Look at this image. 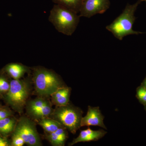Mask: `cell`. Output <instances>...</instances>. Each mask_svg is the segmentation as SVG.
Masks as SVG:
<instances>
[{
    "instance_id": "22",
    "label": "cell",
    "mask_w": 146,
    "mask_h": 146,
    "mask_svg": "<svg viewBox=\"0 0 146 146\" xmlns=\"http://www.w3.org/2000/svg\"><path fill=\"white\" fill-rule=\"evenodd\" d=\"M0 146H11V142L8 137L0 134Z\"/></svg>"
},
{
    "instance_id": "10",
    "label": "cell",
    "mask_w": 146,
    "mask_h": 146,
    "mask_svg": "<svg viewBox=\"0 0 146 146\" xmlns=\"http://www.w3.org/2000/svg\"><path fill=\"white\" fill-rule=\"evenodd\" d=\"M2 70L9 77L15 80L20 79L25 74L30 71L28 67L25 65L16 63H9Z\"/></svg>"
},
{
    "instance_id": "16",
    "label": "cell",
    "mask_w": 146,
    "mask_h": 146,
    "mask_svg": "<svg viewBox=\"0 0 146 146\" xmlns=\"http://www.w3.org/2000/svg\"><path fill=\"white\" fill-rule=\"evenodd\" d=\"M52 108L49 102L48 101L41 109L35 111L31 114L32 117L35 119H41L44 118L48 117L51 115L53 112Z\"/></svg>"
},
{
    "instance_id": "7",
    "label": "cell",
    "mask_w": 146,
    "mask_h": 146,
    "mask_svg": "<svg viewBox=\"0 0 146 146\" xmlns=\"http://www.w3.org/2000/svg\"><path fill=\"white\" fill-rule=\"evenodd\" d=\"M110 0H84L79 12L80 17L90 18L97 14H102L109 8Z\"/></svg>"
},
{
    "instance_id": "12",
    "label": "cell",
    "mask_w": 146,
    "mask_h": 146,
    "mask_svg": "<svg viewBox=\"0 0 146 146\" xmlns=\"http://www.w3.org/2000/svg\"><path fill=\"white\" fill-rule=\"evenodd\" d=\"M68 138V132L64 127L59 128L47 136V139L52 145L54 146H64Z\"/></svg>"
},
{
    "instance_id": "20",
    "label": "cell",
    "mask_w": 146,
    "mask_h": 146,
    "mask_svg": "<svg viewBox=\"0 0 146 146\" xmlns=\"http://www.w3.org/2000/svg\"><path fill=\"white\" fill-rule=\"evenodd\" d=\"M11 146H23L25 143L23 138L15 133H12L11 137Z\"/></svg>"
},
{
    "instance_id": "14",
    "label": "cell",
    "mask_w": 146,
    "mask_h": 146,
    "mask_svg": "<svg viewBox=\"0 0 146 146\" xmlns=\"http://www.w3.org/2000/svg\"><path fill=\"white\" fill-rule=\"evenodd\" d=\"M45 131L50 133L54 132L59 128L63 127L59 122L48 117L41 119L38 122Z\"/></svg>"
},
{
    "instance_id": "23",
    "label": "cell",
    "mask_w": 146,
    "mask_h": 146,
    "mask_svg": "<svg viewBox=\"0 0 146 146\" xmlns=\"http://www.w3.org/2000/svg\"><path fill=\"white\" fill-rule=\"evenodd\" d=\"M141 84L145 86V87H146V77L145 78V79L142 82V84Z\"/></svg>"
},
{
    "instance_id": "5",
    "label": "cell",
    "mask_w": 146,
    "mask_h": 146,
    "mask_svg": "<svg viewBox=\"0 0 146 146\" xmlns=\"http://www.w3.org/2000/svg\"><path fill=\"white\" fill-rule=\"evenodd\" d=\"M82 115L81 110L69 104L64 106H57L51 115H52L54 119L74 134L81 127Z\"/></svg>"
},
{
    "instance_id": "9",
    "label": "cell",
    "mask_w": 146,
    "mask_h": 146,
    "mask_svg": "<svg viewBox=\"0 0 146 146\" xmlns=\"http://www.w3.org/2000/svg\"><path fill=\"white\" fill-rule=\"evenodd\" d=\"M107 133V131L103 129L94 130L88 128L85 130L81 131L78 137L74 139L69 145L72 146L80 142L97 141L103 138Z\"/></svg>"
},
{
    "instance_id": "17",
    "label": "cell",
    "mask_w": 146,
    "mask_h": 146,
    "mask_svg": "<svg viewBox=\"0 0 146 146\" xmlns=\"http://www.w3.org/2000/svg\"><path fill=\"white\" fill-rule=\"evenodd\" d=\"M8 77L2 70L0 71V98L3 99L10 89V81Z\"/></svg>"
},
{
    "instance_id": "11",
    "label": "cell",
    "mask_w": 146,
    "mask_h": 146,
    "mask_svg": "<svg viewBox=\"0 0 146 146\" xmlns=\"http://www.w3.org/2000/svg\"><path fill=\"white\" fill-rule=\"evenodd\" d=\"M71 89L63 86L51 95L53 102L57 106H64L69 104Z\"/></svg>"
},
{
    "instance_id": "4",
    "label": "cell",
    "mask_w": 146,
    "mask_h": 146,
    "mask_svg": "<svg viewBox=\"0 0 146 146\" xmlns=\"http://www.w3.org/2000/svg\"><path fill=\"white\" fill-rule=\"evenodd\" d=\"M27 82L26 80H11L10 89L3 98L7 105L19 113L23 111L29 94V85Z\"/></svg>"
},
{
    "instance_id": "2",
    "label": "cell",
    "mask_w": 146,
    "mask_h": 146,
    "mask_svg": "<svg viewBox=\"0 0 146 146\" xmlns=\"http://www.w3.org/2000/svg\"><path fill=\"white\" fill-rule=\"evenodd\" d=\"M78 13L59 5L55 4L50 11L48 21L62 34L71 36L80 22Z\"/></svg>"
},
{
    "instance_id": "3",
    "label": "cell",
    "mask_w": 146,
    "mask_h": 146,
    "mask_svg": "<svg viewBox=\"0 0 146 146\" xmlns=\"http://www.w3.org/2000/svg\"><path fill=\"white\" fill-rule=\"evenodd\" d=\"M33 80L36 93L42 96H51L58 89L64 86L56 73L43 67L33 68Z\"/></svg>"
},
{
    "instance_id": "6",
    "label": "cell",
    "mask_w": 146,
    "mask_h": 146,
    "mask_svg": "<svg viewBox=\"0 0 146 146\" xmlns=\"http://www.w3.org/2000/svg\"><path fill=\"white\" fill-rule=\"evenodd\" d=\"M13 133L21 136L25 143L29 146H39L42 145L35 125L27 118L23 117L17 121Z\"/></svg>"
},
{
    "instance_id": "18",
    "label": "cell",
    "mask_w": 146,
    "mask_h": 146,
    "mask_svg": "<svg viewBox=\"0 0 146 146\" xmlns=\"http://www.w3.org/2000/svg\"><path fill=\"white\" fill-rule=\"evenodd\" d=\"M48 101L41 98H38L30 102L28 106V110L30 115L41 109Z\"/></svg>"
},
{
    "instance_id": "26",
    "label": "cell",
    "mask_w": 146,
    "mask_h": 146,
    "mask_svg": "<svg viewBox=\"0 0 146 146\" xmlns=\"http://www.w3.org/2000/svg\"><path fill=\"white\" fill-rule=\"evenodd\" d=\"M145 110L146 111V106H145Z\"/></svg>"
},
{
    "instance_id": "8",
    "label": "cell",
    "mask_w": 146,
    "mask_h": 146,
    "mask_svg": "<svg viewBox=\"0 0 146 146\" xmlns=\"http://www.w3.org/2000/svg\"><path fill=\"white\" fill-rule=\"evenodd\" d=\"M104 118L99 107H92L89 106L86 116L82 118L80 127L96 126L107 129L104 123Z\"/></svg>"
},
{
    "instance_id": "25",
    "label": "cell",
    "mask_w": 146,
    "mask_h": 146,
    "mask_svg": "<svg viewBox=\"0 0 146 146\" xmlns=\"http://www.w3.org/2000/svg\"><path fill=\"white\" fill-rule=\"evenodd\" d=\"M143 1H145L146 3V0H143Z\"/></svg>"
},
{
    "instance_id": "15",
    "label": "cell",
    "mask_w": 146,
    "mask_h": 146,
    "mask_svg": "<svg viewBox=\"0 0 146 146\" xmlns=\"http://www.w3.org/2000/svg\"><path fill=\"white\" fill-rule=\"evenodd\" d=\"M55 4L63 6L66 8L79 13L84 0H51Z\"/></svg>"
},
{
    "instance_id": "24",
    "label": "cell",
    "mask_w": 146,
    "mask_h": 146,
    "mask_svg": "<svg viewBox=\"0 0 146 146\" xmlns=\"http://www.w3.org/2000/svg\"><path fill=\"white\" fill-rule=\"evenodd\" d=\"M2 106L1 104H0V108H1V107Z\"/></svg>"
},
{
    "instance_id": "1",
    "label": "cell",
    "mask_w": 146,
    "mask_h": 146,
    "mask_svg": "<svg viewBox=\"0 0 146 146\" xmlns=\"http://www.w3.org/2000/svg\"><path fill=\"white\" fill-rule=\"evenodd\" d=\"M143 1V0H138L133 4L127 3L122 13L106 27V29L119 40H122L127 35L143 33L141 32L135 31L132 29L136 19L134 13L138 6Z\"/></svg>"
},
{
    "instance_id": "21",
    "label": "cell",
    "mask_w": 146,
    "mask_h": 146,
    "mask_svg": "<svg viewBox=\"0 0 146 146\" xmlns=\"http://www.w3.org/2000/svg\"><path fill=\"white\" fill-rule=\"evenodd\" d=\"M13 116V112L7 106H2L0 108V120Z\"/></svg>"
},
{
    "instance_id": "13",
    "label": "cell",
    "mask_w": 146,
    "mask_h": 146,
    "mask_svg": "<svg viewBox=\"0 0 146 146\" xmlns=\"http://www.w3.org/2000/svg\"><path fill=\"white\" fill-rule=\"evenodd\" d=\"M17 123L13 116L0 120V134L8 137L13 133Z\"/></svg>"
},
{
    "instance_id": "19",
    "label": "cell",
    "mask_w": 146,
    "mask_h": 146,
    "mask_svg": "<svg viewBox=\"0 0 146 146\" xmlns=\"http://www.w3.org/2000/svg\"><path fill=\"white\" fill-rule=\"evenodd\" d=\"M136 97L141 104L146 106V87L142 84L138 86L136 89Z\"/></svg>"
}]
</instances>
